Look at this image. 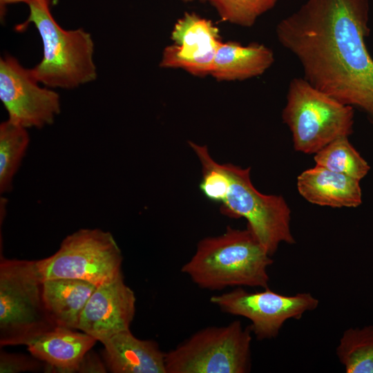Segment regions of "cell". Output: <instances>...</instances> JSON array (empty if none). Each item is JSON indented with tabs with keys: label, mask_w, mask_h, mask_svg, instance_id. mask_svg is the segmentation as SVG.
<instances>
[{
	"label": "cell",
	"mask_w": 373,
	"mask_h": 373,
	"mask_svg": "<svg viewBox=\"0 0 373 373\" xmlns=\"http://www.w3.org/2000/svg\"><path fill=\"white\" fill-rule=\"evenodd\" d=\"M369 11L368 0H307L280 21L276 33L311 85L373 117Z\"/></svg>",
	"instance_id": "1"
},
{
	"label": "cell",
	"mask_w": 373,
	"mask_h": 373,
	"mask_svg": "<svg viewBox=\"0 0 373 373\" xmlns=\"http://www.w3.org/2000/svg\"><path fill=\"white\" fill-rule=\"evenodd\" d=\"M271 256L251 231L227 227L218 236L200 240L191 258L181 267L198 287L220 291L227 287H268Z\"/></svg>",
	"instance_id": "2"
},
{
	"label": "cell",
	"mask_w": 373,
	"mask_h": 373,
	"mask_svg": "<svg viewBox=\"0 0 373 373\" xmlns=\"http://www.w3.org/2000/svg\"><path fill=\"white\" fill-rule=\"evenodd\" d=\"M50 1L28 3V17L17 28L21 30L32 23L41 39L43 56L30 68L33 76L41 84L50 88L73 89L93 82L97 73L92 36L82 28H61L51 14Z\"/></svg>",
	"instance_id": "3"
},
{
	"label": "cell",
	"mask_w": 373,
	"mask_h": 373,
	"mask_svg": "<svg viewBox=\"0 0 373 373\" xmlns=\"http://www.w3.org/2000/svg\"><path fill=\"white\" fill-rule=\"evenodd\" d=\"M36 260L0 258V345H26L57 325L44 301Z\"/></svg>",
	"instance_id": "4"
},
{
	"label": "cell",
	"mask_w": 373,
	"mask_h": 373,
	"mask_svg": "<svg viewBox=\"0 0 373 373\" xmlns=\"http://www.w3.org/2000/svg\"><path fill=\"white\" fill-rule=\"evenodd\" d=\"M282 117L291 133L294 149L306 154H315L353 131V107L318 90L304 78L291 80Z\"/></svg>",
	"instance_id": "5"
},
{
	"label": "cell",
	"mask_w": 373,
	"mask_h": 373,
	"mask_svg": "<svg viewBox=\"0 0 373 373\" xmlns=\"http://www.w3.org/2000/svg\"><path fill=\"white\" fill-rule=\"evenodd\" d=\"M252 332L240 321L202 328L165 352L166 373H247Z\"/></svg>",
	"instance_id": "6"
},
{
	"label": "cell",
	"mask_w": 373,
	"mask_h": 373,
	"mask_svg": "<svg viewBox=\"0 0 373 373\" xmlns=\"http://www.w3.org/2000/svg\"><path fill=\"white\" fill-rule=\"evenodd\" d=\"M227 181L220 201V211L232 218H245L247 227L271 256L280 243L292 245L291 211L281 195L258 191L250 178V168L221 164Z\"/></svg>",
	"instance_id": "7"
},
{
	"label": "cell",
	"mask_w": 373,
	"mask_h": 373,
	"mask_svg": "<svg viewBox=\"0 0 373 373\" xmlns=\"http://www.w3.org/2000/svg\"><path fill=\"white\" fill-rule=\"evenodd\" d=\"M122 260L109 231L81 229L66 236L55 254L36 262L43 280L75 278L99 286L122 274Z\"/></svg>",
	"instance_id": "8"
},
{
	"label": "cell",
	"mask_w": 373,
	"mask_h": 373,
	"mask_svg": "<svg viewBox=\"0 0 373 373\" xmlns=\"http://www.w3.org/2000/svg\"><path fill=\"white\" fill-rule=\"evenodd\" d=\"M210 302L224 313L249 320L252 334L259 341L276 338L287 321L300 318L319 304L308 292L285 296L268 287L251 292L241 287L213 295Z\"/></svg>",
	"instance_id": "9"
},
{
	"label": "cell",
	"mask_w": 373,
	"mask_h": 373,
	"mask_svg": "<svg viewBox=\"0 0 373 373\" xmlns=\"http://www.w3.org/2000/svg\"><path fill=\"white\" fill-rule=\"evenodd\" d=\"M40 83L30 68L14 57L0 59V99L8 119L25 128H41L53 124L60 113L59 95Z\"/></svg>",
	"instance_id": "10"
},
{
	"label": "cell",
	"mask_w": 373,
	"mask_h": 373,
	"mask_svg": "<svg viewBox=\"0 0 373 373\" xmlns=\"http://www.w3.org/2000/svg\"><path fill=\"white\" fill-rule=\"evenodd\" d=\"M171 37L173 44L164 49L160 67L183 69L195 76L211 75L222 41L211 20L186 12L175 22Z\"/></svg>",
	"instance_id": "11"
},
{
	"label": "cell",
	"mask_w": 373,
	"mask_h": 373,
	"mask_svg": "<svg viewBox=\"0 0 373 373\" xmlns=\"http://www.w3.org/2000/svg\"><path fill=\"white\" fill-rule=\"evenodd\" d=\"M135 303V293L122 274L96 287L80 315L77 329L102 343L115 334L130 329Z\"/></svg>",
	"instance_id": "12"
},
{
	"label": "cell",
	"mask_w": 373,
	"mask_h": 373,
	"mask_svg": "<svg viewBox=\"0 0 373 373\" xmlns=\"http://www.w3.org/2000/svg\"><path fill=\"white\" fill-rule=\"evenodd\" d=\"M97 341L84 332L57 326L26 345L31 355L45 363L44 372L76 373L81 360Z\"/></svg>",
	"instance_id": "13"
},
{
	"label": "cell",
	"mask_w": 373,
	"mask_h": 373,
	"mask_svg": "<svg viewBox=\"0 0 373 373\" xmlns=\"http://www.w3.org/2000/svg\"><path fill=\"white\" fill-rule=\"evenodd\" d=\"M102 344V356L110 372L166 373L165 352L158 343L135 337L130 329L115 334Z\"/></svg>",
	"instance_id": "14"
},
{
	"label": "cell",
	"mask_w": 373,
	"mask_h": 373,
	"mask_svg": "<svg viewBox=\"0 0 373 373\" xmlns=\"http://www.w3.org/2000/svg\"><path fill=\"white\" fill-rule=\"evenodd\" d=\"M360 181L316 165L297 178L299 193L308 202L331 207H356L362 202Z\"/></svg>",
	"instance_id": "15"
},
{
	"label": "cell",
	"mask_w": 373,
	"mask_h": 373,
	"mask_svg": "<svg viewBox=\"0 0 373 373\" xmlns=\"http://www.w3.org/2000/svg\"><path fill=\"white\" fill-rule=\"evenodd\" d=\"M274 61L273 51L260 44L221 41L211 75L218 81L245 80L263 74Z\"/></svg>",
	"instance_id": "16"
},
{
	"label": "cell",
	"mask_w": 373,
	"mask_h": 373,
	"mask_svg": "<svg viewBox=\"0 0 373 373\" xmlns=\"http://www.w3.org/2000/svg\"><path fill=\"white\" fill-rule=\"evenodd\" d=\"M97 286L75 278H52L43 281L45 306L57 326L77 329L80 315Z\"/></svg>",
	"instance_id": "17"
},
{
	"label": "cell",
	"mask_w": 373,
	"mask_h": 373,
	"mask_svg": "<svg viewBox=\"0 0 373 373\" xmlns=\"http://www.w3.org/2000/svg\"><path fill=\"white\" fill-rule=\"evenodd\" d=\"M30 142L27 128L9 119L0 124V193L12 189L13 178Z\"/></svg>",
	"instance_id": "18"
},
{
	"label": "cell",
	"mask_w": 373,
	"mask_h": 373,
	"mask_svg": "<svg viewBox=\"0 0 373 373\" xmlns=\"http://www.w3.org/2000/svg\"><path fill=\"white\" fill-rule=\"evenodd\" d=\"M336 355L347 373H373V325L346 329Z\"/></svg>",
	"instance_id": "19"
},
{
	"label": "cell",
	"mask_w": 373,
	"mask_h": 373,
	"mask_svg": "<svg viewBox=\"0 0 373 373\" xmlns=\"http://www.w3.org/2000/svg\"><path fill=\"white\" fill-rule=\"evenodd\" d=\"M314 161L316 165L359 181L370 169L368 163L350 142L348 137L337 138L324 146L315 153Z\"/></svg>",
	"instance_id": "20"
},
{
	"label": "cell",
	"mask_w": 373,
	"mask_h": 373,
	"mask_svg": "<svg viewBox=\"0 0 373 373\" xmlns=\"http://www.w3.org/2000/svg\"><path fill=\"white\" fill-rule=\"evenodd\" d=\"M223 21L251 27L259 17L272 9L278 0H209Z\"/></svg>",
	"instance_id": "21"
},
{
	"label": "cell",
	"mask_w": 373,
	"mask_h": 373,
	"mask_svg": "<svg viewBox=\"0 0 373 373\" xmlns=\"http://www.w3.org/2000/svg\"><path fill=\"white\" fill-rule=\"evenodd\" d=\"M45 363L32 356L17 353H8L1 350L0 373H19L44 370Z\"/></svg>",
	"instance_id": "22"
},
{
	"label": "cell",
	"mask_w": 373,
	"mask_h": 373,
	"mask_svg": "<svg viewBox=\"0 0 373 373\" xmlns=\"http://www.w3.org/2000/svg\"><path fill=\"white\" fill-rule=\"evenodd\" d=\"M108 369L103 359L91 350L81 360L77 372L78 373H106Z\"/></svg>",
	"instance_id": "23"
},
{
	"label": "cell",
	"mask_w": 373,
	"mask_h": 373,
	"mask_svg": "<svg viewBox=\"0 0 373 373\" xmlns=\"http://www.w3.org/2000/svg\"><path fill=\"white\" fill-rule=\"evenodd\" d=\"M33 0H0V9L1 15H4V9L7 5L17 3H28Z\"/></svg>",
	"instance_id": "24"
},
{
	"label": "cell",
	"mask_w": 373,
	"mask_h": 373,
	"mask_svg": "<svg viewBox=\"0 0 373 373\" xmlns=\"http://www.w3.org/2000/svg\"><path fill=\"white\" fill-rule=\"evenodd\" d=\"M184 2H190V1H195V0H182Z\"/></svg>",
	"instance_id": "25"
}]
</instances>
